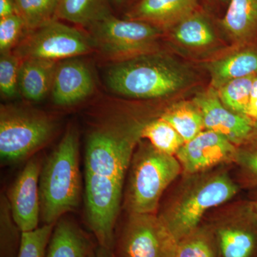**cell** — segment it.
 I'll list each match as a JSON object with an SVG mask.
<instances>
[{
  "label": "cell",
  "instance_id": "1",
  "mask_svg": "<svg viewBox=\"0 0 257 257\" xmlns=\"http://www.w3.org/2000/svg\"><path fill=\"white\" fill-rule=\"evenodd\" d=\"M104 80L118 95L139 99L173 95L190 85L192 72L173 57L160 51L111 62Z\"/></svg>",
  "mask_w": 257,
  "mask_h": 257
},
{
  "label": "cell",
  "instance_id": "2",
  "mask_svg": "<svg viewBox=\"0 0 257 257\" xmlns=\"http://www.w3.org/2000/svg\"><path fill=\"white\" fill-rule=\"evenodd\" d=\"M40 218L44 224H55L78 207L81 194L78 134L70 127L41 169Z\"/></svg>",
  "mask_w": 257,
  "mask_h": 257
},
{
  "label": "cell",
  "instance_id": "3",
  "mask_svg": "<svg viewBox=\"0 0 257 257\" xmlns=\"http://www.w3.org/2000/svg\"><path fill=\"white\" fill-rule=\"evenodd\" d=\"M125 206L132 214H153L164 191L179 175L180 162L147 142L134 153Z\"/></svg>",
  "mask_w": 257,
  "mask_h": 257
},
{
  "label": "cell",
  "instance_id": "4",
  "mask_svg": "<svg viewBox=\"0 0 257 257\" xmlns=\"http://www.w3.org/2000/svg\"><path fill=\"white\" fill-rule=\"evenodd\" d=\"M55 121L43 111L26 106L2 104L0 156L3 162L27 158L50 141Z\"/></svg>",
  "mask_w": 257,
  "mask_h": 257
},
{
  "label": "cell",
  "instance_id": "5",
  "mask_svg": "<svg viewBox=\"0 0 257 257\" xmlns=\"http://www.w3.org/2000/svg\"><path fill=\"white\" fill-rule=\"evenodd\" d=\"M96 51L111 62L158 51L164 30L140 20L109 15L87 29Z\"/></svg>",
  "mask_w": 257,
  "mask_h": 257
},
{
  "label": "cell",
  "instance_id": "6",
  "mask_svg": "<svg viewBox=\"0 0 257 257\" xmlns=\"http://www.w3.org/2000/svg\"><path fill=\"white\" fill-rule=\"evenodd\" d=\"M143 126L109 124L93 130L86 145V171L124 183Z\"/></svg>",
  "mask_w": 257,
  "mask_h": 257
},
{
  "label": "cell",
  "instance_id": "7",
  "mask_svg": "<svg viewBox=\"0 0 257 257\" xmlns=\"http://www.w3.org/2000/svg\"><path fill=\"white\" fill-rule=\"evenodd\" d=\"M236 184L225 175L215 176L196 186L161 217L177 243L195 232L204 213L227 202L237 192Z\"/></svg>",
  "mask_w": 257,
  "mask_h": 257
},
{
  "label": "cell",
  "instance_id": "8",
  "mask_svg": "<svg viewBox=\"0 0 257 257\" xmlns=\"http://www.w3.org/2000/svg\"><path fill=\"white\" fill-rule=\"evenodd\" d=\"M95 50L89 33L55 19L27 32L13 52L21 60L40 59L60 62L82 57Z\"/></svg>",
  "mask_w": 257,
  "mask_h": 257
},
{
  "label": "cell",
  "instance_id": "9",
  "mask_svg": "<svg viewBox=\"0 0 257 257\" xmlns=\"http://www.w3.org/2000/svg\"><path fill=\"white\" fill-rule=\"evenodd\" d=\"M123 182L85 171L87 220L99 245L110 251L122 197Z\"/></svg>",
  "mask_w": 257,
  "mask_h": 257
},
{
  "label": "cell",
  "instance_id": "10",
  "mask_svg": "<svg viewBox=\"0 0 257 257\" xmlns=\"http://www.w3.org/2000/svg\"><path fill=\"white\" fill-rule=\"evenodd\" d=\"M177 242L160 218L132 214L117 243L119 257H175Z\"/></svg>",
  "mask_w": 257,
  "mask_h": 257
},
{
  "label": "cell",
  "instance_id": "11",
  "mask_svg": "<svg viewBox=\"0 0 257 257\" xmlns=\"http://www.w3.org/2000/svg\"><path fill=\"white\" fill-rule=\"evenodd\" d=\"M41 169L38 160L29 161L10 190L8 202L12 216L21 232L38 228L40 218L39 184Z\"/></svg>",
  "mask_w": 257,
  "mask_h": 257
},
{
  "label": "cell",
  "instance_id": "12",
  "mask_svg": "<svg viewBox=\"0 0 257 257\" xmlns=\"http://www.w3.org/2000/svg\"><path fill=\"white\" fill-rule=\"evenodd\" d=\"M193 101L202 113L206 130L220 134L234 145L246 141L254 132L255 121L226 108L216 91L199 94Z\"/></svg>",
  "mask_w": 257,
  "mask_h": 257
},
{
  "label": "cell",
  "instance_id": "13",
  "mask_svg": "<svg viewBox=\"0 0 257 257\" xmlns=\"http://www.w3.org/2000/svg\"><path fill=\"white\" fill-rule=\"evenodd\" d=\"M176 156L185 172L194 174L231 160L237 152L228 139L207 130L184 143Z\"/></svg>",
  "mask_w": 257,
  "mask_h": 257
},
{
  "label": "cell",
  "instance_id": "14",
  "mask_svg": "<svg viewBox=\"0 0 257 257\" xmlns=\"http://www.w3.org/2000/svg\"><path fill=\"white\" fill-rule=\"evenodd\" d=\"M94 81L91 69L80 57L60 61L52 84V101L56 105L73 106L94 92Z\"/></svg>",
  "mask_w": 257,
  "mask_h": 257
},
{
  "label": "cell",
  "instance_id": "15",
  "mask_svg": "<svg viewBox=\"0 0 257 257\" xmlns=\"http://www.w3.org/2000/svg\"><path fill=\"white\" fill-rule=\"evenodd\" d=\"M197 10L198 0H139L126 12L125 18L170 30Z\"/></svg>",
  "mask_w": 257,
  "mask_h": 257
},
{
  "label": "cell",
  "instance_id": "16",
  "mask_svg": "<svg viewBox=\"0 0 257 257\" xmlns=\"http://www.w3.org/2000/svg\"><path fill=\"white\" fill-rule=\"evenodd\" d=\"M58 62L26 59L21 60L19 72V90L28 100H43L52 91Z\"/></svg>",
  "mask_w": 257,
  "mask_h": 257
},
{
  "label": "cell",
  "instance_id": "17",
  "mask_svg": "<svg viewBox=\"0 0 257 257\" xmlns=\"http://www.w3.org/2000/svg\"><path fill=\"white\" fill-rule=\"evenodd\" d=\"M214 89L234 79L257 76V50L246 47L207 64Z\"/></svg>",
  "mask_w": 257,
  "mask_h": 257
},
{
  "label": "cell",
  "instance_id": "18",
  "mask_svg": "<svg viewBox=\"0 0 257 257\" xmlns=\"http://www.w3.org/2000/svg\"><path fill=\"white\" fill-rule=\"evenodd\" d=\"M92 251L85 233L72 221L62 219L54 227L45 257H87Z\"/></svg>",
  "mask_w": 257,
  "mask_h": 257
},
{
  "label": "cell",
  "instance_id": "19",
  "mask_svg": "<svg viewBox=\"0 0 257 257\" xmlns=\"http://www.w3.org/2000/svg\"><path fill=\"white\" fill-rule=\"evenodd\" d=\"M221 25L234 41H249L257 34V0H230Z\"/></svg>",
  "mask_w": 257,
  "mask_h": 257
},
{
  "label": "cell",
  "instance_id": "20",
  "mask_svg": "<svg viewBox=\"0 0 257 257\" xmlns=\"http://www.w3.org/2000/svg\"><path fill=\"white\" fill-rule=\"evenodd\" d=\"M111 0H59L56 18L84 28L112 15Z\"/></svg>",
  "mask_w": 257,
  "mask_h": 257
},
{
  "label": "cell",
  "instance_id": "21",
  "mask_svg": "<svg viewBox=\"0 0 257 257\" xmlns=\"http://www.w3.org/2000/svg\"><path fill=\"white\" fill-rule=\"evenodd\" d=\"M170 31L172 38L187 48H208L216 42L215 32L210 22L198 10L177 23Z\"/></svg>",
  "mask_w": 257,
  "mask_h": 257
},
{
  "label": "cell",
  "instance_id": "22",
  "mask_svg": "<svg viewBox=\"0 0 257 257\" xmlns=\"http://www.w3.org/2000/svg\"><path fill=\"white\" fill-rule=\"evenodd\" d=\"M216 241L221 257H251L257 246V229L248 225L218 229Z\"/></svg>",
  "mask_w": 257,
  "mask_h": 257
},
{
  "label": "cell",
  "instance_id": "23",
  "mask_svg": "<svg viewBox=\"0 0 257 257\" xmlns=\"http://www.w3.org/2000/svg\"><path fill=\"white\" fill-rule=\"evenodd\" d=\"M161 117L177 130L185 143L197 137L205 128L202 113L194 101H184L174 104Z\"/></svg>",
  "mask_w": 257,
  "mask_h": 257
},
{
  "label": "cell",
  "instance_id": "24",
  "mask_svg": "<svg viewBox=\"0 0 257 257\" xmlns=\"http://www.w3.org/2000/svg\"><path fill=\"white\" fill-rule=\"evenodd\" d=\"M141 138L147 139L157 150L174 155L185 142L173 126L160 117L144 125Z\"/></svg>",
  "mask_w": 257,
  "mask_h": 257
},
{
  "label": "cell",
  "instance_id": "25",
  "mask_svg": "<svg viewBox=\"0 0 257 257\" xmlns=\"http://www.w3.org/2000/svg\"><path fill=\"white\" fill-rule=\"evenodd\" d=\"M17 15L23 19L28 31L55 20L59 0H14Z\"/></svg>",
  "mask_w": 257,
  "mask_h": 257
},
{
  "label": "cell",
  "instance_id": "26",
  "mask_svg": "<svg viewBox=\"0 0 257 257\" xmlns=\"http://www.w3.org/2000/svg\"><path fill=\"white\" fill-rule=\"evenodd\" d=\"M256 77L234 79L217 88L215 91L221 103L233 112L246 116L251 87Z\"/></svg>",
  "mask_w": 257,
  "mask_h": 257
},
{
  "label": "cell",
  "instance_id": "27",
  "mask_svg": "<svg viewBox=\"0 0 257 257\" xmlns=\"http://www.w3.org/2000/svg\"><path fill=\"white\" fill-rule=\"evenodd\" d=\"M54 227L55 224H44L33 231L22 232L17 257H45Z\"/></svg>",
  "mask_w": 257,
  "mask_h": 257
},
{
  "label": "cell",
  "instance_id": "28",
  "mask_svg": "<svg viewBox=\"0 0 257 257\" xmlns=\"http://www.w3.org/2000/svg\"><path fill=\"white\" fill-rule=\"evenodd\" d=\"M21 60L14 52L0 56V92L3 97L14 99L20 93L19 72Z\"/></svg>",
  "mask_w": 257,
  "mask_h": 257
},
{
  "label": "cell",
  "instance_id": "29",
  "mask_svg": "<svg viewBox=\"0 0 257 257\" xmlns=\"http://www.w3.org/2000/svg\"><path fill=\"white\" fill-rule=\"evenodd\" d=\"M175 257L219 256L209 235L197 229L177 243Z\"/></svg>",
  "mask_w": 257,
  "mask_h": 257
},
{
  "label": "cell",
  "instance_id": "30",
  "mask_svg": "<svg viewBox=\"0 0 257 257\" xmlns=\"http://www.w3.org/2000/svg\"><path fill=\"white\" fill-rule=\"evenodd\" d=\"M5 199H2L1 205V257H17L20 248L21 235L19 236V229L11 214L10 204L5 207ZM12 215V214H11Z\"/></svg>",
  "mask_w": 257,
  "mask_h": 257
},
{
  "label": "cell",
  "instance_id": "31",
  "mask_svg": "<svg viewBox=\"0 0 257 257\" xmlns=\"http://www.w3.org/2000/svg\"><path fill=\"white\" fill-rule=\"evenodd\" d=\"M28 32L18 15L0 19V53L13 52Z\"/></svg>",
  "mask_w": 257,
  "mask_h": 257
},
{
  "label": "cell",
  "instance_id": "32",
  "mask_svg": "<svg viewBox=\"0 0 257 257\" xmlns=\"http://www.w3.org/2000/svg\"><path fill=\"white\" fill-rule=\"evenodd\" d=\"M236 157L250 179L257 184V142L237 153Z\"/></svg>",
  "mask_w": 257,
  "mask_h": 257
},
{
  "label": "cell",
  "instance_id": "33",
  "mask_svg": "<svg viewBox=\"0 0 257 257\" xmlns=\"http://www.w3.org/2000/svg\"><path fill=\"white\" fill-rule=\"evenodd\" d=\"M246 116L254 121H257V76L253 79Z\"/></svg>",
  "mask_w": 257,
  "mask_h": 257
},
{
  "label": "cell",
  "instance_id": "34",
  "mask_svg": "<svg viewBox=\"0 0 257 257\" xmlns=\"http://www.w3.org/2000/svg\"><path fill=\"white\" fill-rule=\"evenodd\" d=\"M17 14L14 0H0V19Z\"/></svg>",
  "mask_w": 257,
  "mask_h": 257
},
{
  "label": "cell",
  "instance_id": "35",
  "mask_svg": "<svg viewBox=\"0 0 257 257\" xmlns=\"http://www.w3.org/2000/svg\"><path fill=\"white\" fill-rule=\"evenodd\" d=\"M248 214H249L254 220L257 221V199L250 204V206H248Z\"/></svg>",
  "mask_w": 257,
  "mask_h": 257
},
{
  "label": "cell",
  "instance_id": "36",
  "mask_svg": "<svg viewBox=\"0 0 257 257\" xmlns=\"http://www.w3.org/2000/svg\"><path fill=\"white\" fill-rule=\"evenodd\" d=\"M111 3L116 5V7L121 8V7L126 6V5H128V3L133 1V0H111Z\"/></svg>",
  "mask_w": 257,
  "mask_h": 257
},
{
  "label": "cell",
  "instance_id": "37",
  "mask_svg": "<svg viewBox=\"0 0 257 257\" xmlns=\"http://www.w3.org/2000/svg\"><path fill=\"white\" fill-rule=\"evenodd\" d=\"M87 257H96L95 253H94V251H91L90 253H89V256Z\"/></svg>",
  "mask_w": 257,
  "mask_h": 257
},
{
  "label": "cell",
  "instance_id": "38",
  "mask_svg": "<svg viewBox=\"0 0 257 257\" xmlns=\"http://www.w3.org/2000/svg\"><path fill=\"white\" fill-rule=\"evenodd\" d=\"M219 1H220L221 3H229L230 0H219Z\"/></svg>",
  "mask_w": 257,
  "mask_h": 257
},
{
  "label": "cell",
  "instance_id": "39",
  "mask_svg": "<svg viewBox=\"0 0 257 257\" xmlns=\"http://www.w3.org/2000/svg\"><path fill=\"white\" fill-rule=\"evenodd\" d=\"M255 126H256V127H257V121H255Z\"/></svg>",
  "mask_w": 257,
  "mask_h": 257
}]
</instances>
